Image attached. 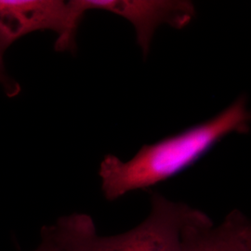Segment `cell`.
<instances>
[{
	"instance_id": "4",
	"label": "cell",
	"mask_w": 251,
	"mask_h": 251,
	"mask_svg": "<svg viewBox=\"0 0 251 251\" xmlns=\"http://www.w3.org/2000/svg\"><path fill=\"white\" fill-rule=\"evenodd\" d=\"M75 13L83 18L90 10L114 13L128 21L134 28L137 44L146 57L156 29L162 25L181 29L196 15V7L186 0H71Z\"/></svg>"
},
{
	"instance_id": "6",
	"label": "cell",
	"mask_w": 251,
	"mask_h": 251,
	"mask_svg": "<svg viewBox=\"0 0 251 251\" xmlns=\"http://www.w3.org/2000/svg\"><path fill=\"white\" fill-rule=\"evenodd\" d=\"M35 251H70L64 245L56 225L47 226L42 230L41 243Z\"/></svg>"
},
{
	"instance_id": "3",
	"label": "cell",
	"mask_w": 251,
	"mask_h": 251,
	"mask_svg": "<svg viewBox=\"0 0 251 251\" xmlns=\"http://www.w3.org/2000/svg\"><path fill=\"white\" fill-rule=\"evenodd\" d=\"M81 19L69 1L63 0H0V44L7 50L20 37L40 30L57 35L59 51L75 46Z\"/></svg>"
},
{
	"instance_id": "2",
	"label": "cell",
	"mask_w": 251,
	"mask_h": 251,
	"mask_svg": "<svg viewBox=\"0 0 251 251\" xmlns=\"http://www.w3.org/2000/svg\"><path fill=\"white\" fill-rule=\"evenodd\" d=\"M200 212L155 193L148 217L126 233L100 235L86 214L63 217L56 225L70 251H182L183 230Z\"/></svg>"
},
{
	"instance_id": "5",
	"label": "cell",
	"mask_w": 251,
	"mask_h": 251,
	"mask_svg": "<svg viewBox=\"0 0 251 251\" xmlns=\"http://www.w3.org/2000/svg\"><path fill=\"white\" fill-rule=\"evenodd\" d=\"M182 251H251V222L235 209L215 226L201 211L183 230Z\"/></svg>"
},
{
	"instance_id": "1",
	"label": "cell",
	"mask_w": 251,
	"mask_h": 251,
	"mask_svg": "<svg viewBox=\"0 0 251 251\" xmlns=\"http://www.w3.org/2000/svg\"><path fill=\"white\" fill-rule=\"evenodd\" d=\"M251 121L248 100L241 96L206 122L155 144H145L127 161L106 154L100 165L102 193L107 200L114 201L170 179L198 161L226 136L248 133Z\"/></svg>"
},
{
	"instance_id": "7",
	"label": "cell",
	"mask_w": 251,
	"mask_h": 251,
	"mask_svg": "<svg viewBox=\"0 0 251 251\" xmlns=\"http://www.w3.org/2000/svg\"><path fill=\"white\" fill-rule=\"evenodd\" d=\"M6 50L0 44V82L4 85L9 93H16V86L10 83L7 75L5 74L4 66H3V53Z\"/></svg>"
}]
</instances>
